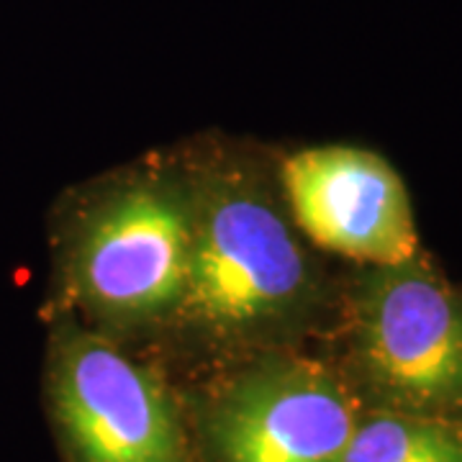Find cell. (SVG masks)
<instances>
[{"label": "cell", "mask_w": 462, "mask_h": 462, "mask_svg": "<svg viewBox=\"0 0 462 462\" xmlns=\"http://www.w3.org/2000/svg\"><path fill=\"white\" fill-rule=\"evenodd\" d=\"M360 424L327 367L275 357L226 383L208 406L216 462H339Z\"/></svg>", "instance_id": "cell-5"}, {"label": "cell", "mask_w": 462, "mask_h": 462, "mask_svg": "<svg viewBox=\"0 0 462 462\" xmlns=\"http://www.w3.org/2000/svg\"><path fill=\"white\" fill-rule=\"evenodd\" d=\"M306 260L273 203L236 182L190 206L188 278L178 311L208 329H247L296 306Z\"/></svg>", "instance_id": "cell-1"}, {"label": "cell", "mask_w": 462, "mask_h": 462, "mask_svg": "<svg viewBox=\"0 0 462 462\" xmlns=\"http://www.w3.org/2000/svg\"><path fill=\"white\" fill-rule=\"evenodd\" d=\"M339 462H462V430L437 416L375 413L360 419Z\"/></svg>", "instance_id": "cell-7"}, {"label": "cell", "mask_w": 462, "mask_h": 462, "mask_svg": "<svg viewBox=\"0 0 462 462\" xmlns=\"http://www.w3.org/2000/svg\"><path fill=\"white\" fill-rule=\"evenodd\" d=\"M298 226L316 245L375 267L409 263L419 252L409 193L383 157L357 147H314L282 167Z\"/></svg>", "instance_id": "cell-6"}, {"label": "cell", "mask_w": 462, "mask_h": 462, "mask_svg": "<svg viewBox=\"0 0 462 462\" xmlns=\"http://www.w3.org/2000/svg\"><path fill=\"white\" fill-rule=\"evenodd\" d=\"M47 385L72 462H190L165 385L111 342L54 334Z\"/></svg>", "instance_id": "cell-2"}, {"label": "cell", "mask_w": 462, "mask_h": 462, "mask_svg": "<svg viewBox=\"0 0 462 462\" xmlns=\"http://www.w3.org/2000/svg\"><path fill=\"white\" fill-rule=\"evenodd\" d=\"M357 357L396 411L439 416L462 406V306L419 263L378 267L357 303Z\"/></svg>", "instance_id": "cell-3"}, {"label": "cell", "mask_w": 462, "mask_h": 462, "mask_svg": "<svg viewBox=\"0 0 462 462\" xmlns=\"http://www.w3.org/2000/svg\"><path fill=\"white\" fill-rule=\"evenodd\" d=\"M190 254V203L142 182L98 206L69 252V285L88 309L147 319L180 306Z\"/></svg>", "instance_id": "cell-4"}]
</instances>
